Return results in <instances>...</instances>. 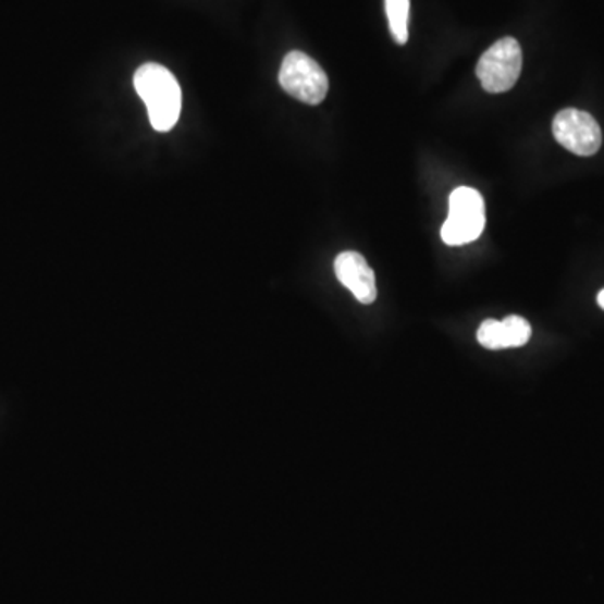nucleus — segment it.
I'll list each match as a JSON object with an SVG mask.
<instances>
[{
  "mask_svg": "<svg viewBox=\"0 0 604 604\" xmlns=\"http://www.w3.org/2000/svg\"><path fill=\"white\" fill-rule=\"evenodd\" d=\"M133 83L147 104L151 126L160 133L170 132L182 111V89L175 76L161 64L147 63L136 71Z\"/></svg>",
  "mask_w": 604,
  "mask_h": 604,
  "instance_id": "nucleus-1",
  "label": "nucleus"
},
{
  "mask_svg": "<svg viewBox=\"0 0 604 604\" xmlns=\"http://www.w3.org/2000/svg\"><path fill=\"white\" fill-rule=\"evenodd\" d=\"M485 229V204L482 195L470 187H458L448 201V217L442 225L447 246H466L477 241Z\"/></svg>",
  "mask_w": 604,
  "mask_h": 604,
  "instance_id": "nucleus-2",
  "label": "nucleus"
},
{
  "mask_svg": "<svg viewBox=\"0 0 604 604\" xmlns=\"http://www.w3.org/2000/svg\"><path fill=\"white\" fill-rule=\"evenodd\" d=\"M279 83L287 95L311 107L322 103L330 89L326 73L315 59L300 51L289 52L284 58L279 71Z\"/></svg>",
  "mask_w": 604,
  "mask_h": 604,
  "instance_id": "nucleus-3",
  "label": "nucleus"
},
{
  "mask_svg": "<svg viewBox=\"0 0 604 604\" xmlns=\"http://www.w3.org/2000/svg\"><path fill=\"white\" fill-rule=\"evenodd\" d=\"M522 71V49L514 37H504L480 56L477 77L488 93L514 88Z\"/></svg>",
  "mask_w": 604,
  "mask_h": 604,
  "instance_id": "nucleus-4",
  "label": "nucleus"
},
{
  "mask_svg": "<svg viewBox=\"0 0 604 604\" xmlns=\"http://www.w3.org/2000/svg\"><path fill=\"white\" fill-rule=\"evenodd\" d=\"M553 133L557 144L578 157H591L603 144L597 121L587 111L566 108L553 121Z\"/></svg>",
  "mask_w": 604,
  "mask_h": 604,
  "instance_id": "nucleus-5",
  "label": "nucleus"
},
{
  "mask_svg": "<svg viewBox=\"0 0 604 604\" xmlns=\"http://www.w3.org/2000/svg\"><path fill=\"white\" fill-rule=\"evenodd\" d=\"M334 272L341 284L352 291L361 305H373L378 297L373 269L361 254L346 250L334 260Z\"/></svg>",
  "mask_w": 604,
  "mask_h": 604,
  "instance_id": "nucleus-6",
  "label": "nucleus"
},
{
  "mask_svg": "<svg viewBox=\"0 0 604 604\" xmlns=\"http://www.w3.org/2000/svg\"><path fill=\"white\" fill-rule=\"evenodd\" d=\"M531 324L520 316H507L504 321L488 319L477 331V341L483 348L506 349L519 348L531 340Z\"/></svg>",
  "mask_w": 604,
  "mask_h": 604,
  "instance_id": "nucleus-7",
  "label": "nucleus"
},
{
  "mask_svg": "<svg viewBox=\"0 0 604 604\" xmlns=\"http://www.w3.org/2000/svg\"><path fill=\"white\" fill-rule=\"evenodd\" d=\"M385 8L393 37L398 45H407L410 0H385Z\"/></svg>",
  "mask_w": 604,
  "mask_h": 604,
  "instance_id": "nucleus-8",
  "label": "nucleus"
},
{
  "mask_svg": "<svg viewBox=\"0 0 604 604\" xmlns=\"http://www.w3.org/2000/svg\"><path fill=\"white\" fill-rule=\"evenodd\" d=\"M597 305H600L601 308L604 309V289L601 291L600 294H597Z\"/></svg>",
  "mask_w": 604,
  "mask_h": 604,
  "instance_id": "nucleus-9",
  "label": "nucleus"
}]
</instances>
